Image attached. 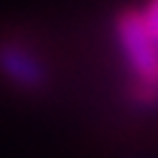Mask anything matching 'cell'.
Here are the masks:
<instances>
[{
  "label": "cell",
  "mask_w": 158,
  "mask_h": 158,
  "mask_svg": "<svg viewBox=\"0 0 158 158\" xmlns=\"http://www.w3.org/2000/svg\"><path fill=\"white\" fill-rule=\"evenodd\" d=\"M0 69L13 79L18 87H41L44 82V66L28 48L18 44H5L0 46Z\"/></svg>",
  "instance_id": "obj_1"
},
{
  "label": "cell",
  "mask_w": 158,
  "mask_h": 158,
  "mask_svg": "<svg viewBox=\"0 0 158 158\" xmlns=\"http://www.w3.org/2000/svg\"><path fill=\"white\" fill-rule=\"evenodd\" d=\"M138 13H140L143 26L148 31V38H151V44H153L156 54H158V0H151L145 5V10H138Z\"/></svg>",
  "instance_id": "obj_2"
}]
</instances>
